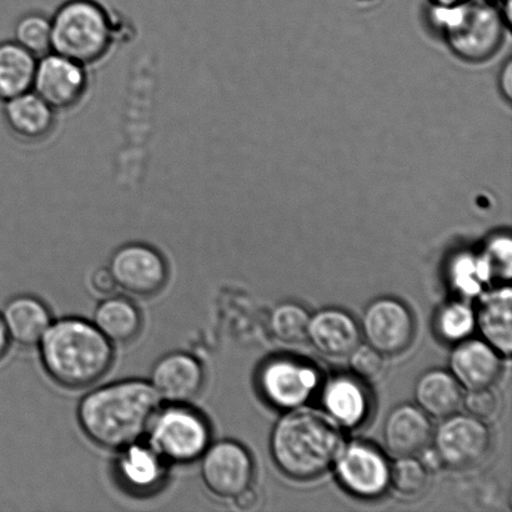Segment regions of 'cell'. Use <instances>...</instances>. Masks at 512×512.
I'll list each match as a JSON object with an SVG mask.
<instances>
[{
  "instance_id": "19",
  "label": "cell",
  "mask_w": 512,
  "mask_h": 512,
  "mask_svg": "<svg viewBox=\"0 0 512 512\" xmlns=\"http://www.w3.org/2000/svg\"><path fill=\"white\" fill-rule=\"evenodd\" d=\"M54 112L33 90L4 103V118L9 129L18 138L28 142L42 140L52 132Z\"/></svg>"
},
{
  "instance_id": "31",
  "label": "cell",
  "mask_w": 512,
  "mask_h": 512,
  "mask_svg": "<svg viewBox=\"0 0 512 512\" xmlns=\"http://www.w3.org/2000/svg\"><path fill=\"white\" fill-rule=\"evenodd\" d=\"M349 356L350 368L361 379L373 380L384 370L383 354L369 344H359Z\"/></svg>"
},
{
  "instance_id": "14",
  "label": "cell",
  "mask_w": 512,
  "mask_h": 512,
  "mask_svg": "<svg viewBox=\"0 0 512 512\" xmlns=\"http://www.w3.org/2000/svg\"><path fill=\"white\" fill-rule=\"evenodd\" d=\"M205 373L203 365L193 355L170 353L153 366L150 384L160 400L170 404H187L203 390Z\"/></svg>"
},
{
  "instance_id": "3",
  "label": "cell",
  "mask_w": 512,
  "mask_h": 512,
  "mask_svg": "<svg viewBox=\"0 0 512 512\" xmlns=\"http://www.w3.org/2000/svg\"><path fill=\"white\" fill-rule=\"evenodd\" d=\"M339 425L313 409H293L274 426L271 456L281 473L294 480L323 475L343 449Z\"/></svg>"
},
{
  "instance_id": "25",
  "label": "cell",
  "mask_w": 512,
  "mask_h": 512,
  "mask_svg": "<svg viewBox=\"0 0 512 512\" xmlns=\"http://www.w3.org/2000/svg\"><path fill=\"white\" fill-rule=\"evenodd\" d=\"M38 58L15 42L0 43V102L33 88Z\"/></svg>"
},
{
  "instance_id": "11",
  "label": "cell",
  "mask_w": 512,
  "mask_h": 512,
  "mask_svg": "<svg viewBox=\"0 0 512 512\" xmlns=\"http://www.w3.org/2000/svg\"><path fill=\"white\" fill-rule=\"evenodd\" d=\"M318 370L298 359L278 358L268 361L259 374L261 393L280 409L293 410L310 399L318 389Z\"/></svg>"
},
{
  "instance_id": "24",
  "label": "cell",
  "mask_w": 512,
  "mask_h": 512,
  "mask_svg": "<svg viewBox=\"0 0 512 512\" xmlns=\"http://www.w3.org/2000/svg\"><path fill=\"white\" fill-rule=\"evenodd\" d=\"M93 324L110 343L124 345L138 338L143 328V315L132 300L112 296L97 306Z\"/></svg>"
},
{
  "instance_id": "7",
  "label": "cell",
  "mask_w": 512,
  "mask_h": 512,
  "mask_svg": "<svg viewBox=\"0 0 512 512\" xmlns=\"http://www.w3.org/2000/svg\"><path fill=\"white\" fill-rule=\"evenodd\" d=\"M200 460L204 484L218 498L234 499L250 488L254 475L252 456L237 441L210 444Z\"/></svg>"
},
{
  "instance_id": "5",
  "label": "cell",
  "mask_w": 512,
  "mask_h": 512,
  "mask_svg": "<svg viewBox=\"0 0 512 512\" xmlns=\"http://www.w3.org/2000/svg\"><path fill=\"white\" fill-rule=\"evenodd\" d=\"M435 14L450 47L459 57L483 62L500 48L503 22L498 10L485 0H468L450 8L436 7Z\"/></svg>"
},
{
  "instance_id": "4",
  "label": "cell",
  "mask_w": 512,
  "mask_h": 512,
  "mask_svg": "<svg viewBox=\"0 0 512 512\" xmlns=\"http://www.w3.org/2000/svg\"><path fill=\"white\" fill-rule=\"evenodd\" d=\"M50 20L52 52L75 62H98L112 45L109 14L95 0H68Z\"/></svg>"
},
{
  "instance_id": "21",
  "label": "cell",
  "mask_w": 512,
  "mask_h": 512,
  "mask_svg": "<svg viewBox=\"0 0 512 512\" xmlns=\"http://www.w3.org/2000/svg\"><path fill=\"white\" fill-rule=\"evenodd\" d=\"M512 293L509 286L481 295L476 325L486 343L503 355L512 350Z\"/></svg>"
},
{
  "instance_id": "9",
  "label": "cell",
  "mask_w": 512,
  "mask_h": 512,
  "mask_svg": "<svg viewBox=\"0 0 512 512\" xmlns=\"http://www.w3.org/2000/svg\"><path fill=\"white\" fill-rule=\"evenodd\" d=\"M115 283L127 293L153 296L167 284L169 271L163 255L149 245L133 243L119 248L110 259Z\"/></svg>"
},
{
  "instance_id": "26",
  "label": "cell",
  "mask_w": 512,
  "mask_h": 512,
  "mask_svg": "<svg viewBox=\"0 0 512 512\" xmlns=\"http://www.w3.org/2000/svg\"><path fill=\"white\" fill-rule=\"evenodd\" d=\"M493 270L483 253H463L455 256L449 266L450 284L456 293L466 299L483 294L484 286L494 279Z\"/></svg>"
},
{
  "instance_id": "34",
  "label": "cell",
  "mask_w": 512,
  "mask_h": 512,
  "mask_svg": "<svg viewBox=\"0 0 512 512\" xmlns=\"http://www.w3.org/2000/svg\"><path fill=\"white\" fill-rule=\"evenodd\" d=\"M90 284H92L95 293L100 295L112 294L117 288V283H115L112 273L107 268L95 270L92 278H90Z\"/></svg>"
},
{
  "instance_id": "23",
  "label": "cell",
  "mask_w": 512,
  "mask_h": 512,
  "mask_svg": "<svg viewBox=\"0 0 512 512\" xmlns=\"http://www.w3.org/2000/svg\"><path fill=\"white\" fill-rule=\"evenodd\" d=\"M414 396L419 408L436 419L455 414L463 401L459 381L444 370H430L421 375L416 381Z\"/></svg>"
},
{
  "instance_id": "1",
  "label": "cell",
  "mask_w": 512,
  "mask_h": 512,
  "mask_svg": "<svg viewBox=\"0 0 512 512\" xmlns=\"http://www.w3.org/2000/svg\"><path fill=\"white\" fill-rule=\"evenodd\" d=\"M160 410V398L144 380H124L95 389L80 400L78 421L100 448L122 450L148 433Z\"/></svg>"
},
{
  "instance_id": "6",
  "label": "cell",
  "mask_w": 512,
  "mask_h": 512,
  "mask_svg": "<svg viewBox=\"0 0 512 512\" xmlns=\"http://www.w3.org/2000/svg\"><path fill=\"white\" fill-rule=\"evenodd\" d=\"M148 433V444L168 464L199 460L212 438L208 420L187 404H172L159 410Z\"/></svg>"
},
{
  "instance_id": "13",
  "label": "cell",
  "mask_w": 512,
  "mask_h": 512,
  "mask_svg": "<svg viewBox=\"0 0 512 512\" xmlns=\"http://www.w3.org/2000/svg\"><path fill=\"white\" fill-rule=\"evenodd\" d=\"M87 88L88 77L83 64L54 52L38 59L32 90L54 110L75 107Z\"/></svg>"
},
{
  "instance_id": "30",
  "label": "cell",
  "mask_w": 512,
  "mask_h": 512,
  "mask_svg": "<svg viewBox=\"0 0 512 512\" xmlns=\"http://www.w3.org/2000/svg\"><path fill=\"white\" fill-rule=\"evenodd\" d=\"M428 473L423 463L414 456L398 458L393 466H390V484L404 496H416L428 485Z\"/></svg>"
},
{
  "instance_id": "37",
  "label": "cell",
  "mask_w": 512,
  "mask_h": 512,
  "mask_svg": "<svg viewBox=\"0 0 512 512\" xmlns=\"http://www.w3.org/2000/svg\"><path fill=\"white\" fill-rule=\"evenodd\" d=\"M512 70H511V63H508L506 65L505 70L503 72V78H501V88H503V92L506 95V98L509 100L511 99V78Z\"/></svg>"
},
{
  "instance_id": "28",
  "label": "cell",
  "mask_w": 512,
  "mask_h": 512,
  "mask_svg": "<svg viewBox=\"0 0 512 512\" xmlns=\"http://www.w3.org/2000/svg\"><path fill=\"white\" fill-rule=\"evenodd\" d=\"M310 315L303 306L285 303L271 314V331L284 344L296 345L308 340Z\"/></svg>"
},
{
  "instance_id": "22",
  "label": "cell",
  "mask_w": 512,
  "mask_h": 512,
  "mask_svg": "<svg viewBox=\"0 0 512 512\" xmlns=\"http://www.w3.org/2000/svg\"><path fill=\"white\" fill-rule=\"evenodd\" d=\"M323 405L338 425L354 428L369 414V395L363 385L349 376H336L325 385Z\"/></svg>"
},
{
  "instance_id": "15",
  "label": "cell",
  "mask_w": 512,
  "mask_h": 512,
  "mask_svg": "<svg viewBox=\"0 0 512 512\" xmlns=\"http://www.w3.org/2000/svg\"><path fill=\"white\" fill-rule=\"evenodd\" d=\"M115 476L129 493H157L167 481L168 463L149 444L134 443L120 450L114 464Z\"/></svg>"
},
{
  "instance_id": "35",
  "label": "cell",
  "mask_w": 512,
  "mask_h": 512,
  "mask_svg": "<svg viewBox=\"0 0 512 512\" xmlns=\"http://www.w3.org/2000/svg\"><path fill=\"white\" fill-rule=\"evenodd\" d=\"M258 494L252 488L245 489L234 498V504L240 510H252L258 504Z\"/></svg>"
},
{
  "instance_id": "29",
  "label": "cell",
  "mask_w": 512,
  "mask_h": 512,
  "mask_svg": "<svg viewBox=\"0 0 512 512\" xmlns=\"http://www.w3.org/2000/svg\"><path fill=\"white\" fill-rule=\"evenodd\" d=\"M475 326V311L464 301L446 304L436 315V330L449 343H460L468 339Z\"/></svg>"
},
{
  "instance_id": "12",
  "label": "cell",
  "mask_w": 512,
  "mask_h": 512,
  "mask_svg": "<svg viewBox=\"0 0 512 512\" xmlns=\"http://www.w3.org/2000/svg\"><path fill=\"white\" fill-rule=\"evenodd\" d=\"M364 338L383 355H398L414 339L415 323L410 310L401 301L376 299L366 306L361 320Z\"/></svg>"
},
{
  "instance_id": "2",
  "label": "cell",
  "mask_w": 512,
  "mask_h": 512,
  "mask_svg": "<svg viewBox=\"0 0 512 512\" xmlns=\"http://www.w3.org/2000/svg\"><path fill=\"white\" fill-rule=\"evenodd\" d=\"M43 368L67 389L92 386L108 373L113 346L90 321L65 318L50 324L39 341Z\"/></svg>"
},
{
  "instance_id": "8",
  "label": "cell",
  "mask_w": 512,
  "mask_h": 512,
  "mask_svg": "<svg viewBox=\"0 0 512 512\" xmlns=\"http://www.w3.org/2000/svg\"><path fill=\"white\" fill-rule=\"evenodd\" d=\"M436 453L443 465L466 469L488 455L491 436L484 421L466 415H450L433 434Z\"/></svg>"
},
{
  "instance_id": "32",
  "label": "cell",
  "mask_w": 512,
  "mask_h": 512,
  "mask_svg": "<svg viewBox=\"0 0 512 512\" xmlns=\"http://www.w3.org/2000/svg\"><path fill=\"white\" fill-rule=\"evenodd\" d=\"M495 278H511L512 248L508 235H499L486 244L484 253Z\"/></svg>"
},
{
  "instance_id": "27",
  "label": "cell",
  "mask_w": 512,
  "mask_h": 512,
  "mask_svg": "<svg viewBox=\"0 0 512 512\" xmlns=\"http://www.w3.org/2000/svg\"><path fill=\"white\" fill-rule=\"evenodd\" d=\"M14 38L20 47L42 58L52 52V20L43 13L25 14L15 24Z\"/></svg>"
},
{
  "instance_id": "38",
  "label": "cell",
  "mask_w": 512,
  "mask_h": 512,
  "mask_svg": "<svg viewBox=\"0 0 512 512\" xmlns=\"http://www.w3.org/2000/svg\"><path fill=\"white\" fill-rule=\"evenodd\" d=\"M433 2L435 3L436 7L450 8L455 7V5L468 2V0H433Z\"/></svg>"
},
{
  "instance_id": "33",
  "label": "cell",
  "mask_w": 512,
  "mask_h": 512,
  "mask_svg": "<svg viewBox=\"0 0 512 512\" xmlns=\"http://www.w3.org/2000/svg\"><path fill=\"white\" fill-rule=\"evenodd\" d=\"M466 413L481 421L493 418L499 408L498 396L489 388L471 389L468 394L463 395Z\"/></svg>"
},
{
  "instance_id": "10",
  "label": "cell",
  "mask_w": 512,
  "mask_h": 512,
  "mask_svg": "<svg viewBox=\"0 0 512 512\" xmlns=\"http://www.w3.org/2000/svg\"><path fill=\"white\" fill-rule=\"evenodd\" d=\"M334 464L340 484L358 498H379L388 489L390 465L370 444L356 441L343 446Z\"/></svg>"
},
{
  "instance_id": "36",
  "label": "cell",
  "mask_w": 512,
  "mask_h": 512,
  "mask_svg": "<svg viewBox=\"0 0 512 512\" xmlns=\"http://www.w3.org/2000/svg\"><path fill=\"white\" fill-rule=\"evenodd\" d=\"M10 338L7 328H5L2 315H0V359L3 358L9 349Z\"/></svg>"
},
{
  "instance_id": "16",
  "label": "cell",
  "mask_w": 512,
  "mask_h": 512,
  "mask_svg": "<svg viewBox=\"0 0 512 512\" xmlns=\"http://www.w3.org/2000/svg\"><path fill=\"white\" fill-rule=\"evenodd\" d=\"M433 426L419 406L403 404L390 411L383 438L386 449L396 458L423 453L433 439Z\"/></svg>"
},
{
  "instance_id": "18",
  "label": "cell",
  "mask_w": 512,
  "mask_h": 512,
  "mask_svg": "<svg viewBox=\"0 0 512 512\" xmlns=\"http://www.w3.org/2000/svg\"><path fill=\"white\" fill-rule=\"evenodd\" d=\"M308 339L319 353L330 358H344L360 344L361 331L346 311L324 309L310 316Z\"/></svg>"
},
{
  "instance_id": "17",
  "label": "cell",
  "mask_w": 512,
  "mask_h": 512,
  "mask_svg": "<svg viewBox=\"0 0 512 512\" xmlns=\"http://www.w3.org/2000/svg\"><path fill=\"white\" fill-rule=\"evenodd\" d=\"M450 369L464 388H489L498 380L501 360L493 346L484 340L460 341L450 355Z\"/></svg>"
},
{
  "instance_id": "20",
  "label": "cell",
  "mask_w": 512,
  "mask_h": 512,
  "mask_svg": "<svg viewBox=\"0 0 512 512\" xmlns=\"http://www.w3.org/2000/svg\"><path fill=\"white\" fill-rule=\"evenodd\" d=\"M3 321L10 340L23 346L39 344L45 331L52 324L50 313L34 296L20 295L10 299L2 310Z\"/></svg>"
}]
</instances>
